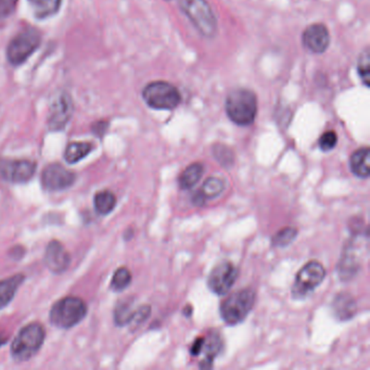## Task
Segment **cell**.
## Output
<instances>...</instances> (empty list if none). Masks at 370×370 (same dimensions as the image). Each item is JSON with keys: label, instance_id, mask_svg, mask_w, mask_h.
<instances>
[{"label": "cell", "instance_id": "cell-35", "mask_svg": "<svg viewBox=\"0 0 370 370\" xmlns=\"http://www.w3.org/2000/svg\"><path fill=\"white\" fill-rule=\"evenodd\" d=\"M8 342V337L4 334L3 331L0 330V347H3Z\"/></svg>", "mask_w": 370, "mask_h": 370}, {"label": "cell", "instance_id": "cell-18", "mask_svg": "<svg viewBox=\"0 0 370 370\" xmlns=\"http://www.w3.org/2000/svg\"><path fill=\"white\" fill-rule=\"evenodd\" d=\"M26 277L22 274L0 281V308L7 306L13 299L18 287L23 283Z\"/></svg>", "mask_w": 370, "mask_h": 370}, {"label": "cell", "instance_id": "cell-15", "mask_svg": "<svg viewBox=\"0 0 370 370\" xmlns=\"http://www.w3.org/2000/svg\"><path fill=\"white\" fill-rule=\"evenodd\" d=\"M331 310L337 320L347 322V320H352L357 315V301L349 293H345V292L339 293L331 304Z\"/></svg>", "mask_w": 370, "mask_h": 370}, {"label": "cell", "instance_id": "cell-9", "mask_svg": "<svg viewBox=\"0 0 370 370\" xmlns=\"http://www.w3.org/2000/svg\"><path fill=\"white\" fill-rule=\"evenodd\" d=\"M239 271L232 262L224 261L214 267L207 278V285L213 293L224 295L229 292L238 279Z\"/></svg>", "mask_w": 370, "mask_h": 370}, {"label": "cell", "instance_id": "cell-26", "mask_svg": "<svg viewBox=\"0 0 370 370\" xmlns=\"http://www.w3.org/2000/svg\"><path fill=\"white\" fill-rule=\"evenodd\" d=\"M213 157L222 166L230 168L235 163V154L229 147L225 145L213 146Z\"/></svg>", "mask_w": 370, "mask_h": 370}, {"label": "cell", "instance_id": "cell-4", "mask_svg": "<svg viewBox=\"0 0 370 370\" xmlns=\"http://www.w3.org/2000/svg\"><path fill=\"white\" fill-rule=\"evenodd\" d=\"M87 315V306L80 298L67 297L59 300L51 308L50 322L60 329H70L80 324Z\"/></svg>", "mask_w": 370, "mask_h": 370}, {"label": "cell", "instance_id": "cell-11", "mask_svg": "<svg viewBox=\"0 0 370 370\" xmlns=\"http://www.w3.org/2000/svg\"><path fill=\"white\" fill-rule=\"evenodd\" d=\"M74 104L67 92H61L51 102L48 115L49 129L53 131H62L73 115Z\"/></svg>", "mask_w": 370, "mask_h": 370}, {"label": "cell", "instance_id": "cell-33", "mask_svg": "<svg viewBox=\"0 0 370 370\" xmlns=\"http://www.w3.org/2000/svg\"><path fill=\"white\" fill-rule=\"evenodd\" d=\"M108 122H106V121H99V122H96L94 125H92V133L97 136V137L102 138L104 134H106L107 129H108Z\"/></svg>", "mask_w": 370, "mask_h": 370}, {"label": "cell", "instance_id": "cell-30", "mask_svg": "<svg viewBox=\"0 0 370 370\" xmlns=\"http://www.w3.org/2000/svg\"><path fill=\"white\" fill-rule=\"evenodd\" d=\"M337 143H338V136H337V134L334 133V131H329L322 134V137L320 138V143H318V145H320V148L322 151L328 152L334 149V148L336 147Z\"/></svg>", "mask_w": 370, "mask_h": 370}, {"label": "cell", "instance_id": "cell-16", "mask_svg": "<svg viewBox=\"0 0 370 370\" xmlns=\"http://www.w3.org/2000/svg\"><path fill=\"white\" fill-rule=\"evenodd\" d=\"M370 151L369 148H359L353 152L349 158V168L353 174L359 178H369L370 175Z\"/></svg>", "mask_w": 370, "mask_h": 370}, {"label": "cell", "instance_id": "cell-5", "mask_svg": "<svg viewBox=\"0 0 370 370\" xmlns=\"http://www.w3.org/2000/svg\"><path fill=\"white\" fill-rule=\"evenodd\" d=\"M143 98L150 108L156 110H173L178 108L182 100L178 88L163 81L148 84L143 88Z\"/></svg>", "mask_w": 370, "mask_h": 370}, {"label": "cell", "instance_id": "cell-31", "mask_svg": "<svg viewBox=\"0 0 370 370\" xmlns=\"http://www.w3.org/2000/svg\"><path fill=\"white\" fill-rule=\"evenodd\" d=\"M150 314H151V308L149 305H143L141 308L135 310L134 313L133 320H131L129 326L137 328L141 326V324L146 322L149 318Z\"/></svg>", "mask_w": 370, "mask_h": 370}, {"label": "cell", "instance_id": "cell-24", "mask_svg": "<svg viewBox=\"0 0 370 370\" xmlns=\"http://www.w3.org/2000/svg\"><path fill=\"white\" fill-rule=\"evenodd\" d=\"M224 190H225V182L224 180L217 178H209L205 180L199 192L201 193V196L205 198V201H209L221 196Z\"/></svg>", "mask_w": 370, "mask_h": 370}, {"label": "cell", "instance_id": "cell-8", "mask_svg": "<svg viewBox=\"0 0 370 370\" xmlns=\"http://www.w3.org/2000/svg\"><path fill=\"white\" fill-rule=\"evenodd\" d=\"M326 269L322 263L310 261L304 265L298 273L295 285L292 287V297L295 299H305L324 281Z\"/></svg>", "mask_w": 370, "mask_h": 370}, {"label": "cell", "instance_id": "cell-2", "mask_svg": "<svg viewBox=\"0 0 370 370\" xmlns=\"http://www.w3.org/2000/svg\"><path fill=\"white\" fill-rule=\"evenodd\" d=\"M45 330L40 322H31L18 331L11 344V355L16 361L32 359L45 341Z\"/></svg>", "mask_w": 370, "mask_h": 370}, {"label": "cell", "instance_id": "cell-32", "mask_svg": "<svg viewBox=\"0 0 370 370\" xmlns=\"http://www.w3.org/2000/svg\"><path fill=\"white\" fill-rule=\"evenodd\" d=\"M18 0H0V18H6L13 13Z\"/></svg>", "mask_w": 370, "mask_h": 370}, {"label": "cell", "instance_id": "cell-21", "mask_svg": "<svg viewBox=\"0 0 370 370\" xmlns=\"http://www.w3.org/2000/svg\"><path fill=\"white\" fill-rule=\"evenodd\" d=\"M338 271L342 281H349L357 274V271H359V263L357 256L353 254L352 250L345 251L344 256H342L339 264Z\"/></svg>", "mask_w": 370, "mask_h": 370}, {"label": "cell", "instance_id": "cell-23", "mask_svg": "<svg viewBox=\"0 0 370 370\" xmlns=\"http://www.w3.org/2000/svg\"><path fill=\"white\" fill-rule=\"evenodd\" d=\"M94 209L102 215H108L116 205L114 193L110 190H102L96 193L94 199Z\"/></svg>", "mask_w": 370, "mask_h": 370}, {"label": "cell", "instance_id": "cell-13", "mask_svg": "<svg viewBox=\"0 0 370 370\" xmlns=\"http://www.w3.org/2000/svg\"><path fill=\"white\" fill-rule=\"evenodd\" d=\"M71 263V256L61 242L53 240L47 246L45 253V264L55 274L67 271Z\"/></svg>", "mask_w": 370, "mask_h": 370}, {"label": "cell", "instance_id": "cell-12", "mask_svg": "<svg viewBox=\"0 0 370 370\" xmlns=\"http://www.w3.org/2000/svg\"><path fill=\"white\" fill-rule=\"evenodd\" d=\"M76 175L61 164H49L42 173V184L46 190L60 191L73 186Z\"/></svg>", "mask_w": 370, "mask_h": 370}, {"label": "cell", "instance_id": "cell-14", "mask_svg": "<svg viewBox=\"0 0 370 370\" xmlns=\"http://www.w3.org/2000/svg\"><path fill=\"white\" fill-rule=\"evenodd\" d=\"M302 40L308 50L314 53H322L328 48L330 35L324 24H313L304 31Z\"/></svg>", "mask_w": 370, "mask_h": 370}, {"label": "cell", "instance_id": "cell-20", "mask_svg": "<svg viewBox=\"0 0 370 370\" xmlns=\"http://www.w3.org/2000/svg\"><path fill=\"white\" fill-rule=\"evenodd\" d=\"M34 16L40 20L53 16L60 9L62 0H28Z\"/></svg>", "mask_w": 370, "mask_h": 370}, {"label": "cell", "instance_id": "cell-36", "mask_svg": "<svg viewBox=\"0 0 370 370\" xmlns=\"http://www.w3.org/2000/svg\"><path fill=\"white\" fill-rule=\"evenodd\" d=\"M184 314L186 317H190L191 314H192V308L190 305H187L184 310Z\"/></svg>", "mask_w": 370, "mask_h": 370}, {"label": "cell", "instance_id": "cell-19", "mask_svg": "<svg viewBox=\"0 0 370 370\" xmlns=\"http://www.w3.org/2000/svg\"><path fill=\"white\" fill-rule=\"evenodd\" d=\"M205 173V166L202 163H192L186 168V170L178 178V186L182 190H188L198 184Z\"/></svg>", "mask_w": 370, "mask_h": 370}, {"label": "cell", "instance_id": "cell-27", "mask_svg": "<svg viewBox=\"0 0 370 370\" xmlns=\"http://www.w3.org/2000/svg\"><path fill=\"white\" fill-rule=\"evenodd\" d=\"M298 229L295 227H285L279 230L276 235L271 238V244L277 248H285L295 241L297 238Z\"/></svg>", "mask_w": 370, "mask_h": 370}, {"label": "cell", "instance_id": "cell-25", "mask_svg": "<svg viewBox=\"0 0 370 370\" xmlns=\"http://www.w3.org/2000/svg\"><path fill=\"white\" fill-rule=\"evenodd\" d=\"M135 310L131 301H122L114 310V322L118 326L131 324Z\"/></svg>", "mask_w": 370, "mask_h": 370}, {"label": "cell", "instance_id": "cell-17", "mask_svg": "<svg viewBox=\"0 0 370 370\" xmlns=\"http://www.w3.org/2000/svg\"><path fill=\"white\" fill-rule=\"evenodd\" d=\"M223 349V341L217 332H213L207 338H205L203 349L205 351V359L201 361L200 368L207 369L213 367V361Z\"/></svg>", "mask_w": 370, "mask_h": 370}, {"label": "cell", "instance_id": "cell-1", "mask_svg": "<svg viewBox=\"0 0 370 370\" xmlns=\"http://www.w3.org/2000/svg\"><path fill=\"white\" fill-rule=\"evenodd\" d=\"M226 113L228 118L239 126L252 124L258 114L256 94L244 88L232 90L226 99Z\"/></svg>", "mask_w": 370, "mask_h": 370}, {"label": "cell", "instance_id": "cell-7", "mask_svg": "<svg viewBox=\"0 0 370 370\" xmlns=\"http://www.w3.org/2000/svg\"><path fill=\"white\" fill-rule=\"evenodd\" d=\"M42 42V35L36 28H26L18 33L8 45L7 59L10 65L18 67L23 65L34 53Z\"/></svg>", "mask_w": 370, "mask_h": 370}, {"label": "cell", "instance_id": "cell-10", "mask_svg": "<svg viewBox=\"0 0 370 370\" xmlns=\"http://www.w3.org/2000/svg\"><path fill=\"white\" fill-rule=\"evenodd\" d=\"M36 168L37 164L30 160L0 159V176L13 184L30 182Z\"/></svg>", "mask_w": 370, "mask_h": 370}, {"label": "cell", "instance_id": "cell-3", "mask_svg": "<svg viewBox=\"0 0 370 370\" xmlns=\"http://www.w3.org/2000/svg\"><path fill=\"white\" fill-rule=\"evenodd\" d=\"M256 291L251 288L239 290L230 295L221 304V316L224 322L230 326H236L244 322L256 304Z\"/></svg>", "mask_w": 370, "mask_h": 370}, {"label": "cell", "instance_id": "cell-6", "mask_svg": "<svg viewBox=\"0 0 370 370\" xmlns=\"http://www.w3.org/2000/svg\"><path fill=\"white\" fill-rule=\"evenodd\" d=\"M180 7L197 30L205 37L217 33V18L207 0H180Z\"/></svg>", "mask_w": 370, "mask_h": 370}, {"label": "cell", "instance_id": "cell-28", "mask_svg": "<svg viewBox=\"0 0 370 370\" xmlns=\"http://www.w3.org/2000/svg\"><path fill=\"white\" fill-rule=\"evenodd\" d=\"M131 283V274L126 267H120L115 271L111 281V289L114 291H123L126 289Z\"/></svg>", "mask_w": 370, "mask_h": 370}, {"label": "cell", "instance_id": "cell-29", "mask_svg": "<svg viewBox=\"0 0 370 370\" xmlns=\"http://www.w3.org/2000/svg\"><path fill=\"white\" fill-rule=\"evenodd\" d=\"M357 71H359V77L363 81L366 87H369L370 82V55L368 48L361 53L357 63Z\"/></svg>", "mask_w": 370, "mask_h": 370}, {"label": "cell", "instance_id": "cell-22", "mask_svg": "<svg viewBox=\"0 0 370 370\" xmlns=\"http://www.w3.org/2000/svg\"><path fill=\"white\" fill-rule=\"evenodd\" d=\"M94 150L90 143H71L65 152V159L67 163L75 164L85 159L88 154Z\"/></svg>", "mask_w": 370, "mask_h": 370}, {"label": "cell", "instance_id": "cell-34", "mask_svg": "<svg viewBox=\"0 0 370 370\" xmlns=\"http://www.w3.org/2000/svg\"><path fill=\"white\" fill-rule=\"evenodd\" d=\"M203 345H205V338H197L191 347L190 352L193 357L200 354L203 351Z\"/></svg>", "mask_w": 370, "mask_h": 370}]
</instances>
